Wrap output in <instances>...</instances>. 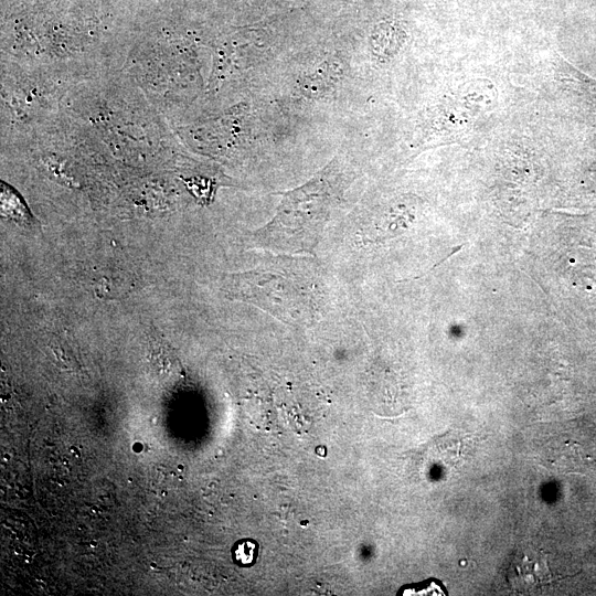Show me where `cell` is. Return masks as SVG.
I'll return each mask as SVG.
<instances>
[{
    "mask_svg": "<svg viewBox=\"0 0 596 596\" xmlns=\"http://www.w3.org/2000/svg\"><path fill=\"white\" fill-rule=\"evenodd\" d=\"M547 558V553L542 550H530L524 553L513 566L512 574L509 575L512 586L518 590L530 592L562 578V576H554L550 571Z\"/></svg>",
    "mask_w": 596,
    "mask_h": 596,
    "instance_id": "cell-3",
    "label": "cell"
},
{
    "mask_svg": "<svg viewBox=\"0 0 596 596\" xmlns=\"http://www.w3.org/2000/svg\"><path fill=\"white\" fill-rule=\"evenodd\" d=\"M1 204L4 213L20 224H30L32 215L12 189L2 183Z\"/></svg>",
    "mask_w": 596,
    "mask_h": 596,
    "instance_id": "cell-4",
    "label": "cell"
},
{
    "mask_svg": "<svg viewBox=\"0 0 596 596\" xmlns=\"http://www.w3.org/2000/svg\"><path fill=\"white\" fill-rule=\"evenodd\" d=\"M258 546L256 542L245 539L238 541L233 547L234 561L242 566H249L255 563Z\"/></svg>",
    "mask_w": 596,
    "mask_h": 596,
    "instance_id": "cell-5",
    "label": "cell"
},
{
    "mask_svg": "<svg viewBox=\"0 0 596 596\" xmlns=\"http://www.w3.org/2000/svg\"><path fill=\"white\" fill-rule=\"evenodd\" d=\"M329 203L323 182L287 194L277 215L253 234L256 244L274 252L312 254L328 220Z\"/></svg>",
    "mask_w": 596,
    "mask_h": 596,
    "instance_id": "cell-2",
    "label": "cell"
},
{
    "mask_svg": "<svg viewBox=\"0 0 596 596\" xmlns=\"http://www.w3.org/2000/svg\"><path fill=\"white\" fill-rule=\"evenodd\" d=\"M295 260L277 258L269 267L225 275L226 295L258 306L290 326L313 323L319 310L313 278Z\"/></svg>",
    "mask_w": 596,
    "mask_h": 596,
    "instance_id": "cell-1",
    "label": "cell"
}]
</instances>
